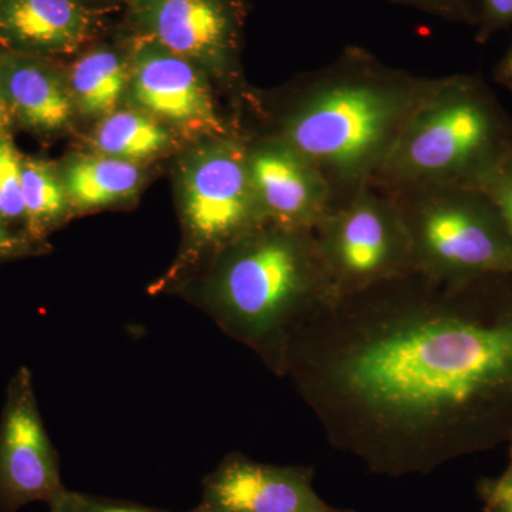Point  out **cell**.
<instances>
[{
  "mask_svg": "<svg viewBox=\"0 0 512 512\" xmlns=\"http://www.w3.org/2000/svg\"><path fill=\"white\" fill-rule=\"evenodd\" d=\"M173 190L180 245L173 264L150 286L171 295L235 239L265 224L247 163V134L202 138L173 157Z\"/></svg>",
  "mask_w": 512,
  "mask_h": 512,
  "instance_id": "5b68a950",
  "label": "cell"
},
{
  "mask_svg": "<svg viewBox=\"0 0 512 512\" xmlns=\"http://www.w3.org/2000/svg\"><path fill=\"white\" fill-rule=\"evenodd\" d=\"M412 244L414 272L441 282L512 275V238L483 191L426 187L393 192Z\"/></svg>",
  "mask_w": 512,
  "mask_h": 512,
  "instance_id": "8992f818",
  "label": "cell"
},
{
  "mask_svg": "<svg viewBox=\"0 0 512 512\" xmlns=\"http://www.w3.org/2000/svg\"><path fill=\"white\" fill-rule=\"evenodd\" d=\"M247 163L264 222L313 229L332 207L325 175L275 134H247Z\"/></svg>",
  "mask_w": 512,
  "mask_h": 512,
  "instance_id": "7c38bea8",
  "label": "cell"
},
{
  "mask_svg": "<svg viewBox=\"0 0 512 512\" xmlns=\"http://www.w3.org/2000/svg\"><path fill=\"white\" fill-rule=\"evenodd\" d=\"M60 457L40 414L28 367L9 380L0 416V512L49 505L66 490Z\"/></svg>",
  "mask_w": 512,
  "mask_h": 512,
  "instance_id": "30bf717a",
  "label": "cell"
},
{
  "mask_svg": "<svg viewBox=\"0 0 512 512\" xmlns=\"http://www.w3.org/2000/svg\"><path fill=\"white\" fill-rule=\"evenodd\" d=\"M35 251H43L40 242L33 241L28 235H15L10 232L6 224L0 221V261L2 259L16 258Z\"/></svg>",
  "mask_w": 512,
  "mask_h": 512,
  "instance_id": "d4e9b609",
  "label": "cell"
},
{
  "mask_svg": "<svg viewBox=\"0 0 512 512\" xmlns=\"http://www.w3.org/2000/svg\"><path fill=\"white\" fill-rule=\"evenodd\" d=\"M508 444H510V458H508V466L505 468L504 473L498 478H500L501 481H504V483L512 485V441Z\"/></svg>",
  "mask_w": 512,
  "mask_h": 512,
  "instance_id": "83f0119b",
  "label": "cell"
},
{
  "mask_svg": "<svg viewBox=\"0 0 512 512\" xmlns=\"http://www.w3.org/2000/svg\"><path fill=\"white\" fill-rule=\"evenodd\" d=\"M47 507H49V512H174L134 503V501L120 500V498L73 491L69 488H66Z\"/></svg>",
  "mask_w": 512,
  "mask_h": 512,
  "instance_id": "ffe728a7",
  "label": "cell"
},
{
  "mask_svg": "<svg viewBox=\"0 0 512 512\" xmlns=\"http://www.w3.org/2000/svg\"><path fill=\"white\" fill-rule=\"evenodd\" d=\"M22 161L12 137L0 131V221H23Z\"/></svg>",
  "mask_w": 512,
  "mask_h": 512,
  "instance_id": "d6986e66",
  "label": "cell"
},
{
  "mask_svg": "<svg viewBox=\"0 0 512 512\" xmlns=\"http://www.w3.org/2000/svg\"><path fill=\"white\" fill-rule=\"evenodd\" d=\"M10 119V113L6 101L3 99L2 90H0V131L5 130L6 124Z\"/></svg>",
  "mask_w": 512,
  "mask_h": 512,
  "instance_id": "4316f807",
  "label": "cell"
},
{
  "mask_svg": "<svg viewBox=\"0 0 512 512\" xmlns=\"http://www.w3.org/2000/svg\"><path fill=\"white\" fill-rule=\"evenodd\" d=\"M434 83L348 46L275 97L258 93L255 113L319 168L335 204L370 184Z\"/></svg>",
  "mask_w": 512,
  "mask_h": 512,
  "instance_id": "7a4b0ae2",
  "label": "cell"
},
{
  "mask_svg": "<svg viewBox=\"0 0 512 512\" xmlns=\"http://www.w3.org/2000/svg\"><path fill=\"white\" fill-rule=\"evenodd\" d=\"M478 45H485L503 30L512 26V0H474Z\"/></svg>",
  "mask_w": 512,
  "mask_h": 512,
  "instance_id": "7402d4cb",
  "label": "cell"
},
{
  "mask_svg": "<svg viewBox=\"0 0 512 512\" xmlns=\"http://www.w3.org/2000/svg\"><path fill=\"white\" fill-rule=\"evenodd\" d=\"M133 33L148 37L207 74L235 109L256 110L258 93L242 67L244 0H128Z\"/></svg>",
  "mask_w": 512,
  "mask_h": 512,
  "instance_id": "ba28073f",
  "label": "cell"
},
{
  "mask_svg": "<svg viewBox=\"0 0 512 512\" xmlns=\"http://www.w3.org/2000/svg\"><path fill=\"white\" fill-rule=\"evenodd\" d=\"M393 5L406 6L461 25L476 26L474 0H387Z\"/></svg>",
  "mask_w": 512,
  "mask_h": 512,
  "instance_id": "603a6c76",
  "label": "cell"
},
{
  "mask_svg": "<svg viewBox=\"0 0 512 512\" xmlns=\"http://www.w3.org/2000/svg\"><path fill=\"white\" fill-rule=\"evenodd\" d=\"M173 296L282 377L293 336L335 302L313 229L265 224L217 252Z\"/></svg>",
  "mask_w": 512,
  "mask_h": 512,
  "instance_id": "3957f363",
  "label": "cell"
},
{
  "mask_svg": "<svg viewBox=\"0 0 512 512\" xmlns=\"http://www.w3.org/2000/svg\"><path fill=\"white\" fill-rule=\"evenodd\" d=\"M493 80L498 86L504 87L505 90L512 93V45L495 64Z\"/></svg>",
  "mask_w": 512,
  "mask_h": 512,
  "instance_id": "484cf974",
  "label": "cell"
},
{
  "mask_svg": "<svg viewBox=\"0 0 512 512\" xmlns=\"http://www.w3.org/2000/svg\"><path fill=\"white\" fill-rule=\"evenodd\" d=\"M22 198L26 235L42 242L47 234L74 217L57 164L37 158H23Z\"/></svg>",
  "mask_w": 512,
  "mask_h": 512,
  "instance_id": "ac0fdd59",
  "label": "cell"
},
{
  "mask_svg": "<svg viewBox=\"0 0 512 512\" xmlns=\"http://www.w3.org/2000/svg\"><path fill=\"white\" fill-rule=\"evenodd\" d=\"M311 466H276L232 451L202 478L194 512H355L326 503Z\"/></svg>",
  "mask_w": 512,
  "mask_h": 512,
  "instance_id": "8fae6325",
  "label": "cell"
},
{
  "mask_svg": "<svg viewBox=\"0 0 512 512\" xmlns=\"http://www.w3.org/2000/svg\"><path fill=\"white\" fill-rule=\"evenodd\" d=\"M184 146V141L173 130L150 114L123 104L92 124L80 148L153 167L164 158H173Z\"/></svg>",
  "mask_w": 512,
  "mask_h": 512,
  "instance_id": "2e32d148",
  "label": "cell"
},
{
  "mask_svg": "<svg viewBox=\"0 0 512 512\" xmlns=\"http://www.w3.org/2000/svg\"><path fill=\"white\" fill-rule=\"evenodd\" d=\"M94 26L84 0H0V39L15 52L80 53L92 40Z\"/></svg>",
  "mask_w": 512,
  "mask_h": 512,
  "instance_id": "5bb4252c",
  "label": "cell"
},
{
  "mask_svg": "<svg viewBox=\"0 0 512 512\" xmlns=\"http://www.w3.org/2000/svg\"><path fill=\"white\" fill-rule=\"evenodd\" d=\"M74 217L136 204L151 180V167L79 150L57 164Z\"/></svg>",
  "mask_w": 512,
  "mask_h": 512,
  "instance_id": "9a60e30c",
  "label": "cell"
},
{
  "mask_svg": "<svg viewBox=\"0 0 512 512\" xmlns=\"http://www.w3.org/2000/svg\"><path fill=\"white\" fill-rule=\"evenodd\" d=\"M282 377L373 474H429L508 444L512 275L412 272L338 299L293 336Z\"/></svg>",
  "mask_w": 512,
  "mask_h": 512,
  "instance_id": "6da1fadb",
  "label": "cell"
},
{
  "mask_svg": "<svg viewBox=\"0 0 512 512\" xmlns=\"http://www.w3.org/2000/svg\"><path fill=\"white\" fill-rule=\"evenodd\" d=\"M0 90L10 117L33 133L62 136L79 123L66 72L43 56L15 50L0 55Z\"/></svg>",
  "mask_w": 512,
  "mask_h": 512,
  "instance_id": "4fadbf2b",
  "label": "cell"
},
{
  "mask_svg": "<svg viewBox=\"0 0 512 512\" xmlns=\"http://www.w3.org/2000/svg\"><path fill=\"white\" fill-rule=\"evenodd\" d=\"M66 72L80 120L96 123L126 103L130 53L123 45H96L80 52Z\"/></svg>",
  "mask_w": 512,
  "mask_h": 512,
  "instance_id": "e0dca14e",
  "label": "cell"
},
{
  "mask_svg": "<svg viewBox=\"0 0 512 512\" xmlns=\"http://www.w3.org/2000/svg\"><path fill=\"white\" fill-rule=\"evenodd\" d=\"M126 103L173 130L185 144L242 133L221 109L220 93L207 74L154 40L133 33Z\"/></svg>",
  "mask_w": 512,
  "mask_h": 512,
  "instance_id": "9c48e42d",
  "label": "cell"
},
{
  "mask_svg": "<svg viewBox=\"0 0 512 512\" xmlns=\"http://www.w3.org/2000/svg\"><path fill=\"white\" fill-rule=\"evenodd\" d=\"M313 234L335 301L414 272L399 207L373 184L335 202Z\"/></svg>",
  "mask_w": 512,
  "mask_h": 512,
  "instance_id": "52a82bcc",
  "label": "cell"
},
{
  "mask_svg": "<svg viewBox=\"0 0 512 512\" xmlns=\"http://www.w3.org/2000/svg\"><path fill=\"white\" fill-rule=\"evenodd\" d=\"M478 190L495 205L512 238V148L497 167L484 178Z\"/></svg>",
  "mask_w": 512,
  "mask_h": 512,
  "instance_id": "44dd1931",
  "label": "cell"
},
{
  "mask_svg": "<svg viewBox=\"0 0 512 512\" xmlns=\"http://www.w3.org/2000/svg\"><path fill=\"white\" fill-rule=\"evenodd\" d=\"M477 495L484 512H512V485L500 478H481Z\"/></svg>",
  "mask_w": 512,
  "mask_h": 512,
  "instance_id": "cb8c5ba5",
  "label": "cell"
},
{
  "mask_svg": "<svg viewBox=\"0 0 512 512\" xmlns=\"http://www.w3.org/2000/svg\"><path fill=\"white\" fill-rule=\"evenodd\" d=\"M512 148V119L478 74L436 79L370 184L389 192L480 187Z\"/></svg>",
  "mask_w": 512,
  "mask_h": 512,
  "instance_id": "277c9868",
  "label": "cell"
}]
</instances>
